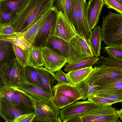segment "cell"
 I'll list each match as a JSON object with an SVG mask.
<instances>
[{"instance_id":"cell-1","label":"cell","mask_w":122,"mask_h":122,"mask_svg":"<svg viewBox=\"0 0 122 122\" xmlns=\"http://www.w3.org/2000/svg\"><path fill=\"white\" fill-rule=\"evenodd\" d=\"M54 1L29 0L24 8L10 22L4 25L11 26L15 32H24L54 6Z\"/></svg>"},{"instance_id":"cell-2","label":"cell","mask_w":122,"mask_h":122,"mask_svg":"<svg viewBox=\"0 0 122 122\" xmlns=\"http://www.w3.org/2000/svg\"><path fill=\"white\" fill-rule=\"evenodd\" d=\"M101 28L102 41L107 46L122 47V14L109 12Z\"/></svg>"},{"instance_id":"cell-3","label":"cell","mask_w":122,"mask_h":122,"mask_svg":"<svg viewBox=\"0 0 122 122\" xmlns=\"http://www.w3.org/2000/svg\"><path fill=\"white\" fill-rule=\"evenodd\" d=\"M0 72L3 86L17 87L26 82L24 66L16 58L0 65Z\"/></svg>"},{"instance_id":"cell-4","label":"cell","mask_w":122,"mask_h":122,"mask_svg":"<svg viewBox=\"0 0 122 122\" xmlns=\"http://www.w3.org/2000/svg\"><path fill=\"white\" fill-rule=\"evenodd\" d=\"M0 98L6 100L25 113H35L34 105L29 96L15 87H0Z\"/></svg>"},{"instance_id":"cell-5","label":"cell","mask_w":122,"mask_h":122,"mask_svg":"<svg viewBox=\"0 0 122 122\" xmlns=\"http://www.w3.org/2000/svg\"><path fill=\"white\" fill-rule=\"evenodd\" d=\"M82 122H119L117 111L111 105L95 104L81 114Z\"/></svg>"},{"instance_id":"cell-6","label":"cell","mask_w":122,"mask_h":122,"mask_svg":"<svg viewBox=\"0 0 122 122\" xmlns=\"http://www.w3.org/2000/svg\"><path fill=\"white\" fill-rule=\"evenodd\" d=\"M28 95L33 102L35 109V116L33 121L62 122L59 109L52 100L44 101Z\"/></svg>"},{"instance_id":"cell-7","label":"cell","mask_w":122,"mask_h":122,"mask_svg":"<svg viewBox=\"0 0 122 122\" xmlns=\"http://www.w3.org/2000/svg\"><path fill=\"white\" fill-rule=\"evenodd\" d=\"M59 11L55 6L50 9L49 13L41 24L33 45L41 47L48 39L54 36Z\"/></svg>"},{"instance_id":"cell-8","label":"cell","mask_w":122,"mask_h":122,"mask_svg":"<svg viewBox=\"0 0 122 122\" xmlns=\"http://www.w3.org/2000/svg\"><path fill=\"white\" fill-rule=\"evenodd\" d=\"M68 43L69 55L66 63L72 64L94 57L89 44L78 34Z\"/></svg>"},{"instance_id":"cell-9","label":"cell","mask_w":122,"mask_h":122,"mask_svg":"<svg viewBox=\"0 0 122 122\" xmlns=\"http://www.w3.org/2000/svg\"><path fill=\"white\" fill-rule=\"evenodd\" d=\"M122 76V69L105 65L94 66L93 69L84 81L86 84L99 85L108 80Z\"/></svg>"},{"instance_id":"cell-10","label":"cell","mask_w":122,"mask_h":122,"mask_svg":"<svg viewBox=\"0 0 122 122\" xmlns=\"http://www.w3.org/2000/svg\"><path fill=\"white\" fill-rule=\"evenodd\" d=\"M40 48L43 57V66L51 71L55 73L66 63L67 58L53 49L46 45Z\"/></svg>"},{"instance_id":"cell-11","label":"cell","mask_w":122,"mask_h":122,"mask_svg":"<svg viewBox=\"0 0 122 122\" xmlns=\"http://www.w3.org/2000/svg\"><path fill=\"white\" fill-rule=\"evenodd\" d=\"M76 1L79 23L77 34L89 44L91 30L88 25L87 18L88 3L86 0Z\"/></svg>"},{"instance_id":"cell-12","label":"cell","mask_w":122,"mask_h":122,"mask_svg":"<svg viewBox=\"0 0 122 122\" xmlns=\"http://www.w3.org/2000/svg\"><path fill=\"white\" fill-rule=\"evenodd\" d=\"M77 35L73 25L61 10L59 11L54 36L69 42Z\"/></svg>"},{"instance_id":"cell-13","label":"cell","mask_w":122,"mask_h":122,"mask_svg":"<svg viewBox=\"0 0 122 122\" xmlns=\"http://www.w3.org/2000/svg\"><path fill=\"white\" fill-rule=\"evenodd\" d=\"M93 102L88 100L77 101L60 110V117L64 122L74 116L80 115L95 105Z\"/></svg>"},{"instance_id":"cell-14","label":"cell","mask_w":122,"mask_h":122,"mask_svg":"<svg viewBox=\"0 0 122 122\" xmlns=\"http://www.w3.org/2000/svg\"><path fill=\"white\" fill-rule=\"evenodd\" d=\"M103 0H89L88 3L87 18L90 30H92L98 23L104 5Z\"/></svg>"},{"instance_id":"cell-15","label":"cell","mask_w":122,"mask_h":122,"mask_svg":"<svg viewBox=\"0 0 122 122\" xmlns=\"http://www.w3.org/2000/svg\"><path fill=\"white\" fill-rule=\"evenodd\" d=\"M25 113L6 100L0 98V115L6 122L15 120Z\"/></svg>"},{"instance_id":"cell-16","label":"cell","mask_w":122,"mask_h":122,"mask_svg":"<svg viewBox=\"0 0 122 122\" xmlns=\"http://www.w3.org/2000/svg\"><path fill=\"white\" fill-rule=\"evenodd\" d=\"M53 90L54 94L68 97L77 101L83 99L82 95L78 86L71 83L56 84L53 86Z\"/></svg>"},{"instance_id":"cell-17","label":"cell","mask_w":122,"mask_h":122,"mask_svg":"<svg viewBox=\"0 0 122 122\" xmlns=\"http://www.w3.org/2000/svg\"><path fill=\"white\" fill-rule=\"evenodd\" d=\"M36 68L46 92L52 99L54 95L53 85L57 81L55 74L43 66L36 67Z\"/></svg>"},{"instance_id":"cell-18","label":"cell","mask_w":122,"mask_h":122,"mask_svg":"<svg viewBox=\"0 0 122 122\" xmlns=\"http://www.w3.org/2000/svg\"><path fill=\"white\" fill-rule=\"evenodd\" d=\"M16 88L27 95L37 99L44 101L52 100L50 95L44 90L27 82Z\"/></svg>"},{"instance_id":"cell-19","label":"cell","mask_w":122,"mask_h":122,"mask_svg":"<svg viewBox=\"0 0 122 122\" xmlns=\"http://www.w3.org/2000/svg\"><path fill=\"white\" fill-rule=\"evenodd\" d=\"M45 45L53 49L67 59L68 58L69 52L68 42L63 39L55 36H52L48 39Z\"/></svg>"},{"instance_id":"cell-20","label":"cell","mask_w":122,"mask_h":122,"mask_svg":"<svg viewBox=\"0 0 122 122\" xmlns=\"http://www.w3.org/2000/svg\"><path fill=\"white\" fill-rule=\"evenodd\" d=\"M29 0H0V10L18 14L27 4Z\"/></svg>"},{"instance_id":"cell-21","label":"cell","mask_w":122,"mask_h":122,"mask_svg":"<svg viewBox=\"0 0 122 122\" xmlns=\"http://www.w3.org/2000/svg\"><path fill=\"white\" fill-rule=\"evenodd\" d=\"M49 10L28 30L23 32H18L31 46L33 45L40 26L48 15Z\"/></svg>"},{"instance_id":"cell-22","label":"cell","mask_w":122,"mask_h":122,"mask_svg":"<svg viewBox=\"0 0 122 122\" xmlns=\"http://www.w3.org/2000/svg\"><path fill=\"white\" fill-rule=\"evenodd\" d=\"M102 41L101 28L99 26H96L91 31L89 42V45L94 56L95 57L100 56Z\"/></svg>"},{"instance_id":"cell-23","label":"cell","mask_w":122,"mask_h":122,"mask_svg":"<svg viewBox=\"0 0 122 122\" xmlns=\"http://www.w3.org/2000/svg\"><path fill=\"white\" fill-rule=\"evenodd\" d=\"M93 69L92 66L71 71L67 74L70 83L77 86L84 81Z\"/></svg>"},{"instance_id":"cell-24","label":"cell","mask_w":122,"mask_h":122,"mask_svg":"<svg viewBox=\"0 0 122 122\" xmlns=\"http://www.w3.org/2000/svg\"><path fill=\"white\" fill-rule=\"evenodd\" d=\"M15 58L13 44L9 42L0 41V65L7 64Z\"/></svg>"},{"instance_id":"cell-25","label":"cell","mask_w":122,"mask_h":122,"mask_svg":"<svg viewBox=\"0 0 122 122\" xmlns=\"http://www.w3.org/2000/svg\"><path fill=\"white\" fill-rule=\"evenodd\" d=\"M118 90H122V76L102 83L97 87L90 96Z\"/></svg>"},{"instance_id":"cell-26","label":"cell","mask_w":122,"mask_h":122,"mask_svg":"<svg viewBox=\"0 0 122 122\" xmlns=\"http://www.w3.org/2000/svg\"><path fill=\"white\" fill-rule=\"evenodd\" d=\"M25 75L26 81L46 92L37 71L36 67L30 65L24 66Z\"/></svg>"},{"instance_id":"cell-27","label":"cell","mask_w":122,"mask_h":122,"mask_svg":"<svg viewBox=\"0 0 122 122\" xmlns=\"http://www.w3.org/2000/svg\"><path fill=\"white\" fill-rule=\"evenodd\" d=\"M27 50L28 65L36 67L43 66V57L40 47L32 45Z\"/></svg>"},{"instance_id":"cell-28","label":"cell","mask_w":122,"mask_h":122,"mask_svg":"<svg viewBox=\"0 0 122 122\" xmlns=\"http://www.w3.org/2000/svg\"><path fill=\"white\" fill-rule=\"evenodd\" d=\"M0 41L10 42L16 45L24 50H26L31 46L18 33L15 32L13 34L3 37Z\"/></svg>"},{"instance_id":"cell-29","label":"cell","mask_w":122,"mask_h":122,"mask_svg":"<svg viewBox=\"0 0 122 122\" xmlns=\"http://www.w3.org/2000/svg\"><path fill=\"white\" fill-rule=\"evenodd\" d=\"M99 58L93 57L72 64H68L64 69L67 72L77 69L92 66L98 61Z\"/></svg>"},{"instance_id":"cell-30","label":"cell","mask_w":122,"mask_h":122,"mask_svg":"<svg viewBox=\"0 0 122 122\" xmlns=\"http://www.w3.org/2000/svg\"><path fill=\"white\" fill-rule=\"evenodd\" d=\"M52 100L56 106L61 109L77 101L70 97L62 95L54 94Z\"/></svg>"},{"instance_id":"cell-31","label":"cell","mask_w":122,"mask_h":122,"mask_svg":"<svg viewBox=\"0 0 122 122\" xmlns=\"http://www.w3.org/2000/svg\"><path fill=\"white\" fill-rule=\"evenodd\" d=\"M94 66H97L103 65L107 66L116 67L122 69V61L111 58L103 56L100 57Z\"/></svg>"},{"instance_id":"cell-32","label":"cell","mask_w":122,"mask_h":122,"mask_svg":"<svg viewBox=\"0 0 122 122\" xmlns=\"http://www.w3.org/2000/svg\"><path fill=\"white\" fill-rule=\"evenodd\" d=\"M14 51L16 59L24 66L28 65L27 49L24 50L15 45L13 44Z\"/></svg>"},{"instance_id":"cell-33","label":"cell","mask_w":122,"mask_h":122,"mask_svg":"<svg viewBox=\"0 0 122 122\" xmlns=\"http://www.w3.org/2000/svg\"><path fill=\"white\" fill-rule=\"evenodd\" d=\"M93 95L108 98L117 102H122V90L112 91L97 94Z\"/></svg>"},{"instance_id":"cell-34","label":"cell","mask_w":122,"mask_h":122,"mask_svg":"<svg viewBox=\"0 0 122 122\" xmlns=\"http://www.w3.org/2000/svg\"><path fill=\"white\" fill-rule=\"evenodd\" d=\"M98 86L94 84H86L84 81L77 86L78 87L82 95V100H85L88 99V97Z\"/></svg>"},{"instance_id":"cell-35","label":"cell","mask_w":122,"mask_h":122,"mask_svg":"<svg viewBox=\"0 0 122 122\" xmlns=\"http://www.w3.org/2000/svg\"><path fill=\"white\" fill-rule=\"evenodd\" d=\"M104 49L109 58L122 61V47L107 46Z\"/></svg>"},{"instance_id":"cell-36","label":"cell","mask_w":122,"mask_h":122,"mask_svg":"<svg viewBox=\"0 0 122 122\" xmlns=\"http://www.w3.org/2000/svg\"><path fill=\"white\" fill-rule=\"evenodd\" d=\"M88 100L91 101L95 104L98 105H111L117 102L106 98L97 96L95 95L89 96Z\"/></svg>"},{"instance_id":"cell-37","label":"cell","mask_w":122,"mask_h":122,"mask_svg":"<svg viewBox=\"0 0 122 122\" xmlns=\"http://www.w3.org/2000/svg\"><path fill=\"white\" fill-rule=\"evenodd\" d=\"M17 14L9 13L0 10V25L8 24L16 16Z\"/></svg>"},{"instance_id":"cell-38","label":"cell","mask_w":122,"mask_h":122,"mask_svg":"<svg viewBox=\"0 0 122 122\" xmlns=\"http://www.w3.org/2000/svg\"><path fill=\"white\" fill-rule=\"evenodd\" d=\"M105 5L109 9H112L122 14V5L116 0H103Z\"/></svg>"},{"instance_id":"cell-39","label":"cell","mask_w":122,"mask_h":122,"mask_svg":"<svg viewBox=\"0 0 122 122\" xmlns=\"http://www.w3.org/2000/svg\"><path fill=\"white\" fill-rule=\"evenodd\" d=\"M61 11L67 19L72 24V22L71 0H66L65 6Z\"/></svg>"},{"instance_id":"cell-40","label":"cell","mask_w":122,"mask_h":122,"mask_svg":"<svg viewBox=\"0 0 122 122\" xmlns=\"http://www.w3.org/2000/svg\"><path fill=\"white\" fill-rule=\"evenodd\" d=\"M55 76L58 82L57 84L63 83H70L67 74L63 72L61 69L56 71Z\"/></svg>"},{"instance_id":"cell-41","label":"cell","mask_w":122,"mask_h":122,"mask_svg":"<svg viewBox=\"0 0 122 122\" xmlns=\"http://www.w3.org/2000/svg\"><path fill=\"white\" fill-rule=\"evenodd\" d=\"M35 113H30L22 114L16 118L14 122H33L35 117Z\"/></svg>"},{"instance_id":"cell-42","label":"cell","mask_w":122,"mask_h":122,"mask_svg":"<svg viewBox=\"0 0 122 122\" xmlns=\"http://www.w3.org/2000/svg\"><path fill=\"white\" fill-rule=\"evenodd\" d=\"M15 32L13 27L10 25H0V39L11 35Z\"/></svg>"},{"instance_id":"cell-43","label":"cell","mask_w":122,"mask_h":122,"mask_svg":"<svg viewBox=\"0 0 122 122\" xmlns=\"http://www.w3.org/2000/svg\"><path fill=\"white\" fill-rule=\"evenodd\" d=\"M66 0H56L55 6L59 11L61 10L65 6Z\"/></svg>"},{"instance_id":"cell-44","label":"cell","mask_w":122,"mask_h":122,"mask_svg":"<svg viewBox=\"0 0 122 122\" xmlns=\"http://www.w3.org/2000/svg\"><path fill=\"white\" fill-rule=\"evenodd\" d=\"M82 122L81 115L72 117L68 119L66 122Z\"/></svg>"},{"instance_id":"cell-45","label":"cell","mask_w":122,"mask_h":122,"mask_svg":"<svg viewBox=\"0 0 122 122\" xmlns=\"http://www.w3.org/2000/svg\"><path fill=\"white\" fill-rule=\"evenodd\" d=\"M119 117L121 120H122V108L119 110H117Z\"/></svg>"},{"instance_id":"cell-46","label":"cell","mask_w":122,"mask_h":122,"mask_svg":"<svg viewBox=\"0 0 122 122\" xmlns=\"http://www.w3.org/2000/svg\"><path fill=\"white\" fill-rule=\"evenodd\" d=\"M122 5V0H116Z\"/></svg>"},{"instance_id":"cell-47","label":"cell","mask_w":122,"mask_h":122,"mask_svg":"<svg viewBox=\"0 0 122 122\" xmlns=\"http://www.w3.org/2000/svg\"><path fill=\"white\" fill-rule=\"evenodd\" d=\"M54 1H56V0H54Z\"/></svg>"}]
</instances>
